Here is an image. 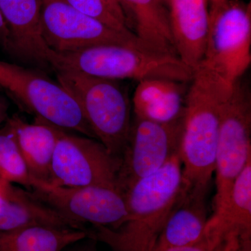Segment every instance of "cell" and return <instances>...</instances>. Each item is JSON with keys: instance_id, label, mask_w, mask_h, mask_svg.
Masks as SVG:
<instances>
[{"instance_id": "31", "label": "cell", "mask_w": 251, "mask_h": 251, "mask_svg": "<svg viewBox=\"0 0 251 251\" xmlns=\"http://www.w3.org/2000/svg\"><path fill=\"white\" fill-rule=\"evenodd\" d=\"M167 1H168V0H163V1H164L165 4H166V3H167Z\"/></svg>"}, {"instance_id": "2", "label": "cell", "mask_w": 251, "mask_h": 251, "mask_svg": "<svg viewBox=\"0 0 251 251\" xmlns=\"http://www.w3.org/2000/svg\"><path fill=\"white\" fill-rule=\"evenodd\" d=\"M189 83L180 157L185 183L192 186L209 184L215 172L221 112L233 83L203 63Z\"/></svg>"}, {"instance_id": "14", "label": "cell", "mask_w": 251, "mask_h": 251, "mask_svg": "<svg viewBox=\"0 0 251 251\" xmlns=\"http://www.w3.org/2000/svg\"><path fill=\"white\" fill-rule=\"evenodd\" d=\"M36 226L80 229L30 190L4 181L0 191V231Z\"/></svg>"}, {"instance_id": "7", "label": "cell", "mask_w": 251, "mask_h": 251, "mask_svg": "<svg viewBox=\"0 0 251 251\" xmlns=\"http://www.w3.org/2000/svg\"><path fill=\"white\" fill-rule=\"evenodd\" d=\"M122 159L99 140L61 128L56 144L50 184L66 187L103 186L122 191Z\"/></svg>"}, {"instance_id": "30", "label": "cell", "mask_w": 251, "mask_h": 251, "mask_svg": "<svg viewBox=\"0 0 251 251\" xmlns=\"http://www.w3.org/2000/svg\"><path fill=\"white\" fill-rule=\"evenodd\" d=\"M237 249V246L235 244H229L224 251H235Z\"/></svg>"}, {"instance_id": "3", "label": "cell", "mask_w": 251, "mask_h": 251, "mask_svg": "<svg viewBox=\"0 0 251 251\" xmlns=\"http://www.w3.org/2000/svg\"><path fill=\"white\" fill-rule=\"evenodd\" d=\"M52 68L56 72L70 71L102 78L131 79L138 82L166 79L189 82L194 74V71L177 56L117 45L55 51Z\"/></svg>"}, {"instance_id": "17", "label": "cell", "mask_w": 251, "mask_h": 251, "mask_svg": "<svg viewBox=\"0 0 251 251\" xmlns=\"http://www.w3.org/2000/svg\"><path fill=\"white\" fill-rule=\"evenodd\" d=\"M189 82L166 79L138 82L132 100L135 116L162 123L184 117Z\"/></svg>"}, {"instance_id": "10", "label": "cell", "mask_w": 251, "mask_h": 251, "mask_svg": "<svg viewBox=\"0 0 251 251\" xmlns=\"http://www.w3.org/2000/svg\"><path fill=\"white\" fill-rule=\"evenodd\" d=\"M184 128V116L168 123L135 116L119 173L122 192L180 153Z\"/></svg>"}, {"instance_id": "6", "label": "cell", "mask_w": 251, "mask_h": 251, "mask_svg": "<svg viewBox=\"0 0 251 251\" xmlns=\"http://www.w3.org/2000/svg\"><path fill=\"white\" fill-rule=\"evenodd\" d=\"M251 159V92L243 76L234 81L221 112L216 156L214 213L222 209L232 185Z\"/></svg>"}, {"instance_id": "19", "label": "cell", "mask_w": 251, "mask_h": 251, "mask_svg": "<svg viewBox=\"0 0 251 251\" xmlns=\"http://www.w3.org/2000/svg\"><path fill=\"white\" fill-rule=\"evenodd\" d=\"M87 238V229L22 227L0 231V251H63Z\"/></svg>"}, {"instance_id": "11", "label": "cell", "mask_w": 251, "mask_h": 251, "mask_svg": "<svg viewBox=\"0 0 251 251\" xmlns=\"http://www.w3.org/2000/svg\"><path fill=\"white\" fill-rule=\"evenodd\" d=\"M30 191L80 229L87 224L115 228L128 218L125 194L113 188L39 183Z\"/></svg>"}, {"instance_id": "22", "label": "cell", "mask_w": 251, "mask_h": 251, "mask_svg": "<svg viewBox=\"0 0 251 251\" xmlns=\"http://www.w3.org/2000/svg\"><path fill=\"white\" fill-rule=\"evenodd\" d=\"M64 1L82 14L96 18L117 30L125 33H133L128 27L125 15L115 9L108 0Z\"/></svg>"}, {"instance_id": "21", "label": "cell", "mask_w": 251, "mask_h": 251, "mask_svg": "<svg viewBox=\"0 0 251 251\" xmlns=\"http://www.w3.org/2000/svg\"><path fill=\"white\" fill-rule=\"evenodd\" d=\"M0 179L28 190L36 185L27 171L9 119L0 128Z\"/></svg>"}, {"instance_id": "29", "label": "cell", "mask_w": 251, "mask_h": 251, "mask_svg": "<svg viewBox=\"0 0 251 251\" xmlns=\"http://www.w3.org/2000/svg\"><path fill=\"white\" fill-rule=\"evenodd\" d=\"M110 4L115 8V9L117 10V11H120V12L124 13L123 9H122L121 5H120V2H119L118 0H108Z\"/></svg>"}, {"instance_id": "18", "label": "cell", "mask_w": 251, "mask_h": 251, "mask_svg": "<svg viewBox=\"0 0 251 251\" xmlns=\"http://www.w3.org/2000/svg\"><path fill=\"white\" fill-rule=\"evenodd\" d=\"M118 1L126 18L128 15L131 18L133 33L144 45L153 52L177 56L172 35L169 13L163 0Z\"/></svg>"}, {"instance_id": "25", "label": "cell", "mask_w": 251, "mask_h": 251, "mask_svg": "<svg viewBox=\"0 0 251 251\" xmlns=\"http://www.w3.org/2000/svg\"><path fill=\"white\" fill-rule=\"evenodd\" d=\"M8 110H9V105L7 102L2 97H0V128L9 119Z\"/></svg>"}, {"instance_id": "8", "label": "cell", "mask_w": 251, "mask_h": 251, "mask_svg": "<svg viewBox=\"0 0 251 251\" xmlns=\"http://www.w3.org/2000/svg\"><path fill=\"white\" fill-rule=\"evenodd\" d=\"M41 24L46 44L56 52H69L101 45L150 50L133 33L117 30L82 14L64 0L41 1Z\"/></svg>"}, {"instance_id": "13", "label": "cell", "mask_w": 251, "mask_h": 251, "mask_svg": "<svg viewBox=\"0 0 251 251\" xmlns=\"http://www.w3.org/2000/svg\"><path fill=\"white\" fill-rule=\"evenodd\" d=\"M208 0H168L176 54L193 71L204 59L209 27Z\"/></svg>"}, {"instance_id": "27", "label": "cell", "mask_w": 251, "mask_h": 251, "mask_svg": "<svg viewBox=\"0 0 251 251\" xmlns=\"http://www.w3.org/2000/svg\"><path fill=\"white\" fill-rule=\"evenodd\" d=\"M210 2V8H209V12L216 11L220 8L224 6L225 4H227L229 0H208Z\"/></svg>"}, {"instance_id": "28", "label": "cell", "mask_w": 251, "mask_h": 251, "mask_svg": "<svg viewBox=\"0 0 251 251\" xmlns=\"http://www.w3.org/2000/svg\"><path fill=\"white\" fill-rule=\"evenodd\" d=\"M72 251H97L96 247L92 244H86L80 247L75 248Z\"/></svg>"}, {"instance_id": "20", "label": "cell", "mask_w": 251, "mask_h": 251, "mask_svg": "<svg viewBox=\"0 0 251 251\" xmlns=\"http://www.w3.org/2000/svg\"><path fill=\"white\" fill-rule=\"evenodd\" d=\"M206 226L224 233L251 234V159L234 180L224 207L213 214Z\"/></svg>"}, {"instance_id": "12", "label": "cell", "mask_w": 251, "mask_h": 251, "mask_svg": "<svg viewBox=\"0 0 251 251\" xmlns=\"http://www.w3.org/2000/svg\"><path fill=\"white\" fill-rule=\"evenodd\" d=\"M11 53L43 69H51L54 51L46 44L41 24V0H0Z\"/></svg>"}, {"instance_id": "16", "label": "cell", "mask_w": 251, "mask_h": 251, "mask_svg": "<svg viewBox=\"0 0 251 251\" xmlns=\"http://www.w3.org/2000/svg\"><path fill=\"white\" fill-rule=\"evenodd\" d=\"M9 120L31 177L36 185L50 184L52 158L61 128L37 117L33 124L25 122L18 115Z\"/></svg>"}, {"instance_id": "9", "label": "cell", "mask_w": 251, "mask_h": 251, "mask_svg": "<svg viewBox=\"0 0 251 251\" xmlns=\"http://www.w3.org/2000/svg\"><path fill=\"white\" fill-rule=\"evenodd\" d=\"M251 7L229 0L209 12V27L203 64L233 83L244 76L251 63Z\"/></svg>"}, {"instance_id": "23", "label": "cell", "mask_w": 251, "mask_h": 251, "mask_svg": "<svg viewBox=\"0 0 251 251\" xmlns=\"http://www.w3.org/2000/svg\"><path fill=\"white\" fill-rule=\"evenodd\" d=\"M239 234L241 233L239 232L223 233L217 229L206 226L202 237L198 242L166 251H224L231 240Z\"/></svg>"}, {"instance_id": "5", "label": "cell", "mask_w": 251, "mask_h": 251, "mask_svg": "<svg viewBox=\"0 0 251 251\" xmlns=\"http://www.w3.org/2000/svg\"><path fill=\"white\" fill-rule=\"evenodd\" d=\"M0 88L37 118L96 139L76 101L41 72L0 60Z\"/></svg>"}, {"instance_id": "26", "label": "cell", "mask_w": 251, "mask_h": 251, "mask_svg": "<svg viewBox=\"0 0 251 251\" xmlns=\"http://www.w3.org/2000/svg\"><path fill=\"white\" fill-rule=\"evenodd\" d=\"M235 251H251V235L244 236Z\"/></svg>"}, {"instance_id": "1", "label": "cell", "mask_w": 251, "mask_h": 251, "mask_svg": "<svg viewBox=\"0 0 251 251\" xmlns=\"http://www.w3.org/2000/svg\"><path fill=\"white\" fill-rule=\"evenodd\" d=\"M180 153L125 192L128 218L118 227L92 226L89 238L111 251H153L162 229L187 191Z\"/></svg>"}, {"instance_id": "15", "label": "cell", "mask_w": 251, "mask_h": 251, "mask_svg": "<svg viewBox=\"0 0 251 251\" xmlns=\"http://www.w3.org/2000/svg\"><path fill=\"white\" fill-rule=\"evenodd\" d=\"M209 184L188 187L158 238L153 251H166L198 242L207 223L206 196Z\"/></svg>"}, {"instance_id": "24", "label": "cell", "mask_w": 251, "mask_h": 251, "mask_svg": "<svg viewBox=\"0 0 251 251\" xmlns=\"http://www.w3.org/2000/svg\"><path fill=\"white\" fill-rule=\"evenodd\" d=\"M0 46L8 53H11L9 31L1 11H0Z\"/></svg>"}, {"instance_id": "4", "label": "cell", "mask_w": 251, "mask_h": 251, "mask_svg": "<svg viewBox=\"0 0 251 251\" xmlns=\"http://www.w3.org/2000/svg\"><path fill=\"white\" fill-rule=\"evenodd\" d=\"M57 81L80 107L96 139L122 159L131 128V103L119 80L57 72Z\"/></svg>"}]
</instances>
